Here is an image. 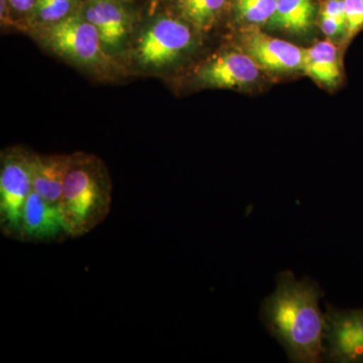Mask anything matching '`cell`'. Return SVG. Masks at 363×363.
I'll list each match as a JSON object with an SVG mask.
<instances>
[{
    "label": "cell",
    "instance_id": "5",
    "mask_svg": "<svg viewBox=\"0 0 363 363\" xmlns=\"http://www.w3.org/2000/svg\"><path fill=\"white\" fill-rule=\"evenodd\" d=\"M325 359L363 363V309L343 310L327 305Z\"/></svg>",
    "mask_w": 363,
    "mask_h": 363
},
{
    "label": "cell",
    "instance_id": "2",
    "mask_svg": "<svg viewBox=\"0 0 363 363\" xmlns=\"http://www.w3.org/2000/svg\"><path fill=\"white\" fill-rule=\"evenodd\" d=\"M111 177L101 160L83 152L72 155L59 204L71 238L99 226L111 213Z\"/></svg>",
    "mask_w": 363,
    "mask_h": 363
},
{
    "label": "cell",
    "instance_id": "18",
    "mask_svg": "<svg viewBox=\"0 0 363 363\" xmlns=\"http://www.w3.org/2000/svg\"><path fill=\"white\" fill-rule=\"evenodd\" d=\"M9 2L16 11L26 13L35 9L37 0H9Z\"/></svg>",
    "mask_w": 363,
    "mask_h": 363
},
{
    "label": "cell",
    "instance_id": "14",
    "mask_svg": "<svg viewBox=\"0 0 363 363\" xmlns=\"http://www.w3.org/2000/svg\"><path fill=\"white\" fill-rule=\"evenodd\" d=\"M226 0H178L182 16L199 30H206L223 9Z\"/></svg>",
    "mask_w": 363,
    "mask_h": 363
},
{
    "label": "cell",
    "instance_id": "6",
    "mask_svg": "<svg viewBox=\"0 0 363 363\" xmlns=\"http://www.w3.org/2000/svg\"><path fill=\"white\" fill-rule=\"evenodd\" d=\"M192 39V33L186 23L175 18H160L138 40V59L147 66L167 65L190 47Z\"/></svg>",
    "mask_w": 363,
    "mask_h": 363
},
{
    "label": "cell",
    "instance_id": "1",
    "mask_svg": "<svg viewBox=\"0 0 363 363\" xmlns=\"http://www.w3.org/2000/svg\"><path fill=\"white\" fill-rule=\"evenodd\" d=\"M321 288L311 279L279 272L276 290L262 302L260 316L267 330L285 350L291 362L325 359L326 318L320 309Z\"/></svg>",
    "mask_w": 363,
    "mask_h": 363
},
{
    "label": "cell",
    "instance_id": "15",
    "mask_svg": "<svg viewBox=\"0 0 363 363\" xmlns=\"http://www.w3.org/2000/svg\"><path fill=\"white\" fill-rule=\"evenodd\" d=\"M276 11V0H238L236 2V11L240 20L250 25L271 23Z\"/></svg>",
    "mask_w": 363,
    "mask_h": 363
},
{
    "label": "cell",
    "instance_id": "8",
    "mask_svg": "<svg viewBox=\"0 0 363 363\" xmlns=\"http://www.w3.org/2000/svg\"><path fill=\"white\" fill-rule=\"evenodd\" d=\"M241 42L247 54L259 67L272 72L302 70L303 49L286 40L271 37L255 26L248 28L241 35Z\"/></svg>",
    "mask_w": 363,
    "mask_h": 363
},
{
    "label": "cell",
    "instance_id": "11",
    "mask_svg": "<svg viewBox=\"0 0 363 363\" xmlns=\"http://www.w3.org/2000/svg\"><path fill=\"white\" fill-rule=\"evenodd\" d=\"M72 155H33V189L50 204L58 206Z\"/></svg>",
    "mask_w": 363,
    "mask_h": 363
},
{
    "label": "cell",
    "instance_id": "10",
    "mask_svg": "<svg viewBox=\"0 0 363 363\" xmlns=\"http://www.w3.org/2000/svg\"><path fill=\"white\" fill-rule=\"evenodd\" d=\"M84 16L95 26L104 47L118 49L130 32V16L114 0H91Z\"/></svg>",
    "mask_w": 363,
    "mask_h": 363
},
{
    "label": "cell",
    "instance_id": "17",
    "mask_svg": "<svg viewBox=\"0 0 363 363\" xmlns=\"http://www.w3.org/2000/svg\"><path fill=\"white\" fill-rule=\"evenodd\" d=\"M345 40H351L363 28V0H344Z\"/></svg>",
    "mask_w": 363,
    "mask_h": 363
},
{
    "label": "cell",
    "instance_id": "9",
    "mask_svg": "<svg viewBox=\"0 0 363 363\" xmlns=\"http://www.w3.org/2000/svg\"><path fill=\"white\" fill-rule=\"evenodd\" d=\"M198 76L203 84L212 87H243L257 80L259 66L248 54L227 52L205 64Z\"/></svg>",
    "mask_w": 363,
    "mask_h": 363
},
{
    "label": "cell",
    "instance_id": "13",
    "mask_svg": "<svg viewBox=\"0 0 363 363\" xmlns=\"http://www.w3.org/2000/svg\"><path fill=\"white\" fill-rule=\"evenodd\" d=\"M277 11L269 23L274 28L294 33L307 32L314 21V0H276Z\"/></svg>",
    "mask_w": 363,
    "mask_h": 363
},
{
    "label": "cell",
    "instance_id": "3",
    "mask_svg": "<svg viewBox=\"0 0 363 363\" xmlns=\"http://www.w3.org/2000/svg\"><path fill=\"white\" fill-rule=\"evenodd\" d=\"M33 152L11 147L1 154L0 164V231L11 240L20 238L23 209L33 189Z\"/></svg>",
    "mask_w": 363,
    "mask_h": 363
},
{
    "label": "cell",
    "instance_id": "16",
    "mask_svg": "<svg viewBox=\"0 0 363 363\" xmlns=\"http://www.w3.org/2000/svg\"><path fill=\"white\" fill-rule=\"evenodd\" d=\"M73 7L74 0H37L35 11L38 18L45 26L70 16Z\"/></svg>",
    "mask_w": 363,
    "mask_h": 363
},
{
    "label": "cell",
    "instance_id": "12",
    "mask_svg": "<svg viewBox=\"0 0 363 363\" xmlns=\"http://www.w3.org/2000/svg\"><path fill=\"white\" fill-rule=\"evenodd\" d=\"M302 70L321 84L334 87L341 78L338 50L328 40L303 49Z\"/></svg>",
    "mask_w": 363,
    "mask_h": 363
},
{
    "label": "cell",
    "instance_id": "7",
    "mask_svg": "<svg viewBox=\"0 0 363 363\" xmlns=\"http://www.w3.org/2000/svg\"><path fill=\"white\" fill-rule=\"evenodd\" d=\"M71 238L70 231L58 206L50 204L42 196L32 191L23 209L21 242H63Z\"/></svg>",
    "mask_w": 363,
    "mask_h": 363
},
{
    "label": "cell",
    "instance_id": "4",
    "mask_svg": "<svg viewBox=\"0 0 363 363\" xmlns=\"http://www.w3.org/2000/svg\"><path fill=\"white\" fill-rule=\"evenodd\" d=\"M39 35L52 51L74 63L95 66L106 60L97 28L83 13H71L63 20L45 25Z\"/></svg>",
    "mask_w": 363,
    "mask_h": 363
}]
</instances>
